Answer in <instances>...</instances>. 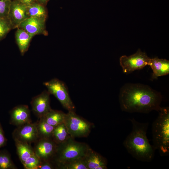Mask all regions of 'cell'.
<instances>
[{
	"label": "cell",
	"mask_w": 169,
	"mask_h": 169,
	"mask_svg": "<svg viewBox=\"0 0 169 169\" xmlns=\"http://www.w3.org/2000/svg\"><path fill=\"white\" fill-rule=\"evenodd\" d=\"M161 100L160 93L142 84H126L122 87L119 95L121 110L130 113L158 111L161 107Z\"/></svg>",
	"instance_id": "6da1fadb"
},
{
	"label": "cell",
	"mask_w": 169,
	"mask_h": 169,
	"mask_svg": "<svg viewBox=\"0 0 169 169\" xmlns=\"http://www.w3.org/2000/svg\"><path fill=\"white\" fill-rule=\"evenodd\" d=\"M130 120L132 124V130L124 141L123 145L128 152L137 160L150 162L154 158L155 150L147 137L149 124L140 122L134 118Z\"/></svg>",
	"instance_id": "7a4b0ae2"
},
{
	"label": "cell",
	"mask_w": 169,
	"mask_h": 169,
	"mask_svg": "<svg viewBox=\"0 0 169 169\" xmlns=\"http://www.w3.org/2000/svg\"><path fill=\"white\" fill-rule=\"evenodd\" d=\"M158 112V115L152 125L153 146L161 156H166L169 154V107H161Z\"/></svg>",
	"instance_id": "3957f363"
},
{
	"label": "cell",
	"mask_w": 169,
	"mask_h": 169,
	"mask_svg": "<svg viewBox=\"0 0 169 169\" xmlns=\"http://www.w3.org/2000/svg\"><path fill=\"white\" fill-rule=\"evenodd\" d=\"M89 146L86 143L77 141L71 137L65 142L57 145L52 161L58 166L66 162L84 157Z\"/></svg>",
	"instance_id": "277c9868"
},
{
	"label": "cell",
	"mask_w": 169,
	"mask_h": 169,
	"mask_svg": "<svg viewBox=\"0 0 169 169\" xmlns=\"http://www.w3.org/2000/svg\"><path fill=\"white\" fill-rule=\"evenodd\" d=\"M70 136L86 137L90 134L94 125L76 114L74 111H68L66 114L64 122Z\"/></svg>",
	"instance_id": "5b68a950"
},
{
	"label": "cell",
	"mask_w": 169,
	"mask_h": 169,
	"mask_svg": "<svg viewBox=\"0 0 169 169\" xmlns=\"http://www.w3.org/2000/svg\"><path fill=\"white\" fill-rule=\"evenodd\" d=\"M50 94L54 95L68 111H74L75 107L69 95L65 84L57 78L44 83Z\"/></svg>",
	"instance_id": "8992f818"
},
{
	"label": "cell",
	"mask_w": 169,
	"mask_h": 169,
	"mask_svg": "<svg viewBox=\"0 0 169 169\" xmlns=\"http://www.w3.org/2000/svg\"><path fill=\"white\" fill-rule=\"evenodd\" d=\"M150 59L145 53L138 49L135 53L129 56H121L120 63L123 72L129 73L148 65Z\"/></svg>",
	"instance_id": "52a82bcc"
},
{
	"label": "cell",
	"mask_w": 169,
	"mask_h": 169,
	"mask_svg": "<svg viewBox=\"0 0 169 169\" xmlns=\"http://www.w3.org/2000/svg\"><path fill=\"white\" fill-rule=\"evenodd\" d=\"M12 137L17 141L31 144L38 139L36 122L26 124L17 126L13 132Z\"/></svg>",
	"instance_id": "ba28073f"
},
{
	"label": "cell",
	"mask_w": 169,
	"mask_h": 169,
	"mask_svg": "<svg viewBox=\"0 0 169 169\" xmlns=\"http://www.w3.org/2000/svg\"><path fill=\"white\" fill-rule=\"evenodd\" d=\"M34 143V153L41 161H52L57 146L52 139H39Z\"/></svg>",
	"instance_id": "9c48e42d"
},
{
	"label": "cell",
	"mask_w": 169,
	"mask_h": 169,
	"mask_svg": "<svg viewBox=\"0 0 169 169\" xmlns=\"http://www.w3.org/2000/svg\"><path fill=\"white\" fill-rule=\"evenodd\" d=\"M50 95L48 90H45L32 99L30 104L32 110L39 119L52 109L50 105Z\"/></svg>",
	"instance_id": "30bf717a"
},
{
	"label": "cell",
	"mask_w": 169,
	"mask_h": 169,
	"mask_svg": "<svg viewBox=\"0 0 169 169\" xmlns=\"http://www.w3.org/2000/svg\"><path fill=\"white\" fill-rule=\"evenodd\" d=\"M8 16L12 26L13 27H18L29 17L27 5L21 1L13 2L9 8Z\"/></svg>",
	"instance_id": "8fae6325"
},
{
	"label": "cell",
	"mask_w": 169,
	"mask_h": 169,
	"mask_svg": "<svg viewBox=\"0 0 169 169\" xmlns=\"http://www.w3.org/2000/svg\"><path fill=\"white\" fill-rule=\"evenodd\" d=\"M9 114V123L11 125L17 127L32 122L30 110L27 105H18L13 108Z\"/></svg>",
	"instance_id": "7c38bea8"
},
{
	"label": "cell",
	"mask_w": 169,
	"mask_h": 169,
	"mask_svg": "<svg viewBox=\"0 0 169 169\" xmlns=\"http://www.w3.org/2000/svg\"><path fill=\"white\" fill-rule=\"evenodd\" d=\"M45 20L33 17H29L18 27L33 35L41 33L45 29Z\"/></svg>",
	"instance_id": "4fadbf2b"
},
{
	"label": "cell",
	"mask_w": 169,
	"mask_h": 169,
	"mask_svg": "<svg viewBox=\"0 0 169 169\" xmlns=\"http://www.w3.org/2000/svg\"><path fill=\"white\" fill-rule=\"evenodd\" d=\"M84 158L88 169L108 168L107 161L106 158L90 147Z\"/></svg>",
	"instance_id": "5bb4252c"
},
{
	"label": "cell",
	"mask_w": 169,
	"mask_h": 169,
	"mask_svg": "<svg viewBox=\"0 0 169 169\" xmlns=\"http://www.w3.org/2000/svg\"><path fill=\"white\" fill-rule=\"evenodd\" d=\"M148 65L153 71L151 76L152 79L169 73V61L166 59H160L157 57L150 58Z\"/></svg>",
	"instance_id": "9a60e30c"
},
{
	"label": "cell",
	"mask_w": 169,
	"mask_h": 169,
	"mask_svg": "<svg viewBox=\"0 0 169 169\" xmlns=\"http://www.w3.org/2000/svg\"><path fill=\"white\" fill-rule=\"evenodd\" d=\"M33 36L23 29L18 28L16 32L15 38L22 54H24L27 51L30 41Z\"/></svg>",
	"instance_id": "2e32d148"
},
{
	"label": "cell",
	"mask_w": 169,
	"mask_h": 169,
	"mask_svg": "<svg viewBox=\"0 0 169 169\" xmlns=\"http://www.w3.org/2000/svg\"><path fill=\"white\" fill-rule=\"evenodd\" d=\"M65 115L66 114L61 111L51 109L41 118L55 127L64 122Z\"/></svg>",
	"instance_id": "e0dca14e"
},
{
	"label": "cell",
	"mask_w": 169,
	"mask_h": 169,
	"mask_svg": "<svg viewBox=\"0 0 169 169\" xmlns=\"http://www.w3.org/2000/svg\"><path fill=\"white\" fill-rule=\"evenodd\" d=\"M17 154L23 164L29 157L35 154L31 144L17 141H14Z\"/></svg>",
	"instance_id": "ac0fdd59"
},
{
	"label": "cell",
	"mask_w": 169,
	"mask_h": 169,
	"mask_svg": "<svg viewBox=\"0 0 169 169\" xmlns=\"http://www.w3.org/2000/svg\"><path fill=\"white\" fill-rule=\"evenodd\" d=\"M70 137L64 122L54 127L52 139L57 145H58L65 142Z\"/></svg>",
	"instance_id": "d6986e66"
},
{
	"label": "cell",
	"mask_w": 169,
	"mask_h": 169,
	"mask_svg": "<svg viewBox=\"0 0 169 169\" xmlns=\"http://www.w3.org/2000/svg\"><path fill=\"white\" fill-rule=\"evenodd\" d=\"M38 139H52L54 127L48 124L43 119H39L36 122Z\"/></svg>",
	"instance_id": "ffe728a7"
},
{
	"label": "cell",
	"mask_w": 169,
	"mask_h": 169,
	"mask_svg": "<svg viewBox=\"0 0 169 169\" xmlns=\"http://www.w3.org/2000/svg\"><path fill=\"white\" fill-rule=\"evenodd\" d=\"M27 6L29 17L46 20L47 13L45 8L43 6L37 3H32Z\"/></svg>",
	"instance_id": "44dd1931"
},
{
	"label": "cell",
	"mask_w": 169,
	"mask_h": 169,
	"mask_svg": "<svg viewBox=\"0 0 169 169\" xmlns=\"http://www.w3.org/2000/svg\"><path fill=\"white\" fill-rule=\"evenodd\" d=\"M84 157L74 159L59 165V169H88Z\"/></svg>",
	"instance_id": "7402d4cb"
},
{
	"label": "cell",
	"mask_w": 169,
	"mask_h": 169,
	"mask_svg": "<svg viewBox=\"0 0 169 169\" xmlns=\"http://www.w3.org/2000/svg\"><path fill=\"white\" fill-rule=\"evenodd\" d=\"M9 153L6 150H0V169H17Z\"/></svg>",
	"instance_id": "603a6c76"
},
{
	"label": "cell",
	"mask_w": 169,
	"mask_h": 169,
	"mask_svg": "<svg viewBox=\"0 0 169 169\" xmlns=\"http://www.w3.org/2000/svg\"><path fill=\"white\" fill-rule=\"evenodd\" d=\"M41 161V160L34 154L28 158L23 164L25 169H37Z\"/></svg>",
	"instance_id": "cb8c5ba5"
},
{
	"label": "cell",
	"mask_w": 169,
	"mask_h": 169,
	"mask_svg": "<svg viewBox=\"0 0 169 169\" xmlns=\"http://www.w3.org/2000/svg\"><path fill=\"white\" fill-rule=\"evenodd\" d=\"M12 26L9 20H7L4 18H0V39L6 34Z\"/></svg>",
	"instance_id": "d4e9b609"
},
{
	"label": "cell",
	"mask_w": 169,
	"mask_h": 169,
	"mask_svg": "<svg viewBox=\"0 0 169 169\" xmlns=\"http://www.w3.org/2000/svg\"><path fill=\"white\" fill-rule=\"evenodd\" d=\"M57 169L56 164L52 161H41L37 169Z\"/></svg>",
	"instance_id": "484cf974"
},
{
	"label": "cell",
	"mask_w": 169,
	"mask_h": 169,
	"mask_svg": "<svg viewBox=\"0 0 169 169\" xmlns=\"http://www.w3.org/2000/svg\"><path fill=\"white\" fill-rule=\"evenodd\" d=\"M9 9L5 0H0V18H3L4 17L8 16Z\"/></svg>",
	"instance_id": "4316f807"
},
{
	"label": "cell",
	"mask_w": 169,
	"mask_h": 169,
	"mask_svg": "<svg viewBox=\"0 0 169 169\" xmlns=\"http://www.w3.org/2000/svg\"><path fill=\"white\" fill-rule=\"evenodd\" d=\"M7 141V140L5 136L4 132L0 123V148L6 146Z\"/></svg>",
	"instance_id": "83f0119b"
},
{
	"label": "cell",
	"mask_w": 169,
	"mask_h": 169,
	"mask_svg": "<svg viewBox=\"0 0 169 169\" xmlns=\"http://www.w3.org/2000/svg\"><path fill=\"white\" fill-rule=\"evenodd\" d=\"M34 0H21V1L23 3L27 6L32 3Z\"/></svg>",
	"instance_id": "f1b7e54d"
},
{
	"label": "cell",
	"mask_w": 169,
	"mask_h": 169,
	"mask_svg": "<svg viewBox=\"0 0 169 169\" xmlns=\"http://www.w3.org/2000/svg\"><path fill=\"white\" fill-rule=\"evenodd\" d=\"M39 2L43 4H45L49 0H39Z\"/></svg>",
	"instance_id": "f546056e"
}]
</instances>
